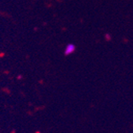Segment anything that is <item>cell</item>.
I'll return each instance as SVG.
<instances>
[{"label":"cell","instance_id":"obj_1","mask_svg":"<svg viewBox=\"0 0 133 133\" xmlns=\"http://www.w3.org/2000/svg\"><path fill=\"white\" fill-rule=\"evenodd\" d=\"M75 49H76L75 45L73 43H69L66 45V47L64 49V54L66 56H69L75 51Z\"/></svg>","mask_w":133,"mask_h":133}]
</instances>
